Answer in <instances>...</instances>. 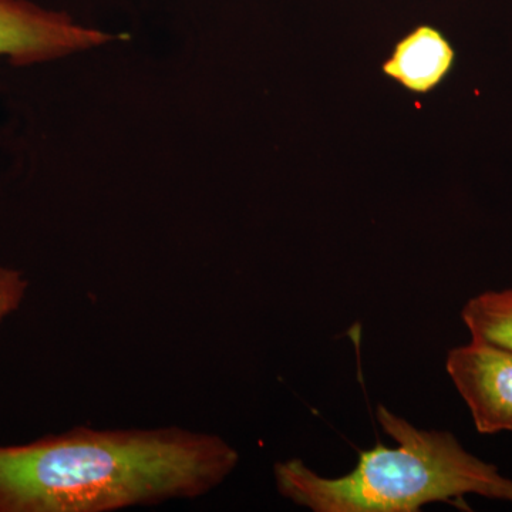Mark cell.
Masks as SVG:
<instances>
[{
    "label": "cell",
    "mask_w": 512,
    "mask_h": 512,
    "mask_svg": "<svg viewBox=\"0 0 512 512\" xmlns=\"http://www.w3.org/2000/svg\"><path fill=\"white\" fill-rule=\"evenodd\" d=\"M237 448L181 427H76L0 446V512H113L195 500L224 483Z\"/></svg>",
    "instance_id": "1"
},
{
    "label": "cell",
    "mask_w": 512,
    "mask_h": 512,
    "mask_svg": "<svg viewBox=\"0 0 512 512\" xmlns=\"http://www.w3.org/2000/svg\"><path fill=\"white\" fill-rule=\"evenodd\" d=\"M376 416L396 447L360 451L355 470L339 478L319 476L302 460L276 463L279 494L315 512H417L430 503L457 505L468 494L512 503V480L453 434L421 430L384 406Z\"/></svg>",
    "instance_id": "2"
},
{
    "label": "cell",
    "mask_w": 512,
    "mask_h": 512,
    "mask_svg": "<svg viewBox=\"0 0 512 512\" xmlns=\"http://www.w3.org/2000/svg\"><path fill=\"white\" fill-rule=\"evenodd\" d=\"M114 40L111 33L80 25L66 13L29 0H0V57L13 66L53 62Z\"/></svg>",
    "instance_id": "3"
},
{
    "label": "cell",
    "mask_w": 512,
    "mask_h": 512,
    "mask_svg": "<svg viewBox=\"0 0 512 512\" xmlns=\"http://www.w3.org/2000/svg\"><path fill=\"white\" fill-rule=\"evenodd\" d=\"M446 367L478 433L512 431V350L471 339L448 352Z\"/></svg>",
    "instance_id": "4"
},
{
    "label": "cell",
    "mask_w": 512,
    "mask_h": 512,
    "mask_svg": "<svg viewBox=\"0 0 512 512\" xmlns=\"http://www.w3.org/2000/svg\"><path fill=\"white\" fill-rule=\"evenodd\" d=\"M454 59L456 53L443 33L423 25L397 43L383 72L410 92L427 94L450 73Z\"/></svg>",
    "instance_id": "5"
},
{
    "label": "cell",
    "mask_w": 512,
    "mask_h": 512,
    "mask_svg": "<svg viewBox=\"0 0 512 512\" xmlns=\"http://www.w3.org/2000/svg\"><path fill=\"white\" fill-rule=\"evenodd\" d=\"M461 318L473 339L512 350V288L480 293L466 303Z\"/></svg>",
    "instance_id": "6"
},
{
    "label": "cell",
    "mask_w": 512,
    "mask_h": 512,
    "mask_svg": "<svg viewBox=\"0 0 512 512\" xmlns=\"http://www.w3.org/2000/svg\"><path fill=\"white\" fill-rule=\"evenodd\" d=\"M28 289L29 281L22 271L0 265V323L19 311Z\"/></svg>",
    "instance_id": "7"
}]
</instances>
